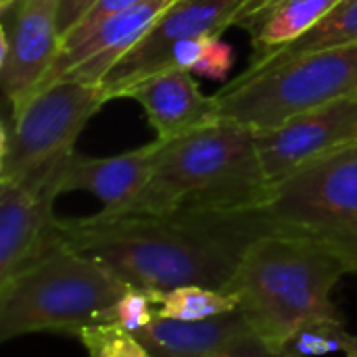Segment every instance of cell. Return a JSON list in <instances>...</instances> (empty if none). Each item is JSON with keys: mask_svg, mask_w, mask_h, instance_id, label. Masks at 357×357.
<instances>
[{"mask_svg": "<svg viewBox=\"0 0 357 357\" xmlns=\"http://www.w3.org/2000/svg\"><path fill=\"white\" fill-rule=\"evenodd\" d=\"M174 2L176 0H142L132 8L107 19L73 48L59 50L33 94L59 79L100 84Z\"/></svg>", "mask_w": 357, "mask_h": 357, "instance_id": "11", "label": "cell"}, {"mask_svg": "<svg viewBox=\"0 0 357 357\" xmlns=\"http://www.w3.org/2000/svg\"><path fill=\"white\" fill-rule=\"evenodd\" d=\"M102 84L59 79L31 94L13 113V128L2 126L0 180H25L73 153L90 117L109 102Z\"/></svg>", "mask_w": 357, "mask_h": 357, "instance_id": "7", "label": "cell"}, {"mask_svg": "<svg viewBox=\"0 0 357 357\" xmlns=\"http://www.w3.org/2000/svg\"><path fill=\"white\" fill-rule=\"evenodd\" d=\"M61 0H19L10 52L0 63V84L13 113L25 105L44 79L61 48Z\"/></svg>", "mask_w": 357, "mask_h": 357, "instance_id": "12", "label": "cell"}, {"mask_svg": "<svg viewBox=\"0 0 357 357\" xmlns=\"http://www.w3.org/2000/svg\"><path fill=\"white\" fill-rule=\"evenodd\" d=\"M253 0H176L100 82L109 98H123L140 79L172 69V48L190 38H220Z\"/></svg>", "mask_w": 357, "mask_h": 357, "instance_id": "8", "label": "cell"}, {"mask_svg": "<svg viewBox=\"0 0 357 357\" xmlns=\"http://www.w3.org/2000/svg\"><path fill=\"white\" fill-rule=\"evenodd\" d=\"M54 232L126 287L169 291L197 284L228 291L247 249L274 228L264 207H251L56 218Z\"/></svg>", "mask_w": 357, "mask_h": 357, "instance_id": "1", "label": "cell"}, {"mask_svg": "<svg viewBox=\"0 0 357 357\" xmlns=\"http://www.w3.org/2000/svg\"><path fill=\"white\" fill-rule=\"evenodd\" d=\"M88 357H151L138 337L117 324H98L77 337Z\"/></svg>", "mask_w": 357, "mask_h": 357, "instance_id": "20", "label": "cell"}, {"mask_svg": "<svg viewBox=\"0 0 357 357\" xmlns=\"http://www.w3.org/2000/svg\"><path fill=\"white\" fill-rule=\"evenodd\" d=\"M96 0H61V13H59V29L61 38L84 17V13L94 4Z\"/></svg>", "mask_w": 357, "mask_h": 357, "instance_id": "26", "label": "cell"}, {"mask_svg": "<svg viewBox=\"0 0 357 357\" xmlns=\"http://www.w3.org/2000/svg\"><path fill=\"white\" fill-rule=\"evenodd\" d=\"M13 4H15V0H0V8H2V13H6Z\"/></svg>", "mask_w": 357, "mask_h": 357, "instance_id": "28", "label": "cell"}, {"mask_svg": "<svg viewBox=\"0 0 357 357\" xmlns=\"http://www.w3.org/2000/svg\"><path fill=\"white\" fill-rule=\"evenodd\" d=\"M142 0H96L86 13L84 17L61 38V48L59 50H69L75 44H79L90 31H94L98 25H102L107 19L132 8L134 4H138Z\"/></svg>", "mask_w": 357, "mask_h": 357, "instance_id": "22", "label": "cell"}, {"mask_svg": "<svg viewBox=\"0 0 357 357\" xmlns=\"http://www.w3.org/2000/svg\"><path fill=\"white\" fill-rule=\"evenodd\" d=\"M215 357H291L284 354L282 349H274L270 347L266 341H261L255 335H249L241 341H236L234 345H230L226 351H222Z\"/></svg>", "mask_w": 357, "mask_h": 357, "instance_id": "25", "label": "cell"}, {"mask_svg": "<svg viewBox=\"0 0 357 357\" xmlns=\"http://www.w3.org/2000/svg\"><path fill=\"white\" fill-rule=\"evenodd\" d=\"M61 161L25 180H0V282L27 266L52 241Z\"/></svg>", "mask_w": 357, "mask_h": 357, "instance_id": "10", "label": "cell"}, {"mask_svg": "<svg viewBox=\"0 0 357 357\" xmlns=\"http://www.w3.org/2000/svg\"><path fill=\"white\" fill-rule=\"evenodd\" d=\"M128 289L54 232L38 257L0 282V341L31 333L79 337L82 331L105 324L107 312Z\"/></svg>", "mask_w": 357, "mask_h": 357, "instance_id": "4", "label": "cell"}, {"mask_svg": "<svg viewBox=\"0 0 357 357\" xmlns=\"http://www.w3.org/2000/svg\"><path fill=\"white\" fill-rule=\"evenodd\" d=\"M347 96H357V44L245 69L213 94V102L218 117L257 132Z\"/></svg>", "mask_w": 357, "mask_h": 357, "instance_id": "5", "label": "cell"}, {"mask_svg": "<svg viewBox=\"0 0 357 357\" xmlns=\"http://www.w3.org/2000/svg\"><path fill=\"white\" fill-rule=\"evenodd\" d=\"M339 2L341 0H253L236 23L251 31V61L301 38Z\"/></svg>", "mask_w": 357, "mask_h": 357, "instance_id": "16", "label": "cell"}, {"mask_svg": "<svg viewBox=\"0 0 357 357\" xmlns=\"http://www.w3.org/2000/svg\"><path fill=\"white\" fill-rule=\"evenodd\" d=\"M351 335L343 318H316L301 324L284 343L282 351L291 357H324L345 354Z\"/></svg>", "mask_w": 357, "mask_h": 357, "instance_id": "19", "label": "cell"}, {"mask_svg": "<svg viewBox=\"0 0 357 357\" xmlns=\"http://www.w3.org/2000/svg\"><path fill=\"white\" fill-rule=\"evenodd\" d=\"M255 134L232 119H213L172 140H157L146 186L119 215L180 209H251L268 199Z\"/></svg>", "mask_w": 357, "mask_h": 357, "instance_id": "2", "label": "cell"}, {"mask_svg": "<svg viewBox=\"0 0 357 357\" xmlns=\"http://www.w3.org/2000/svg\"><path fill=\"white\" fill-rule=\"evenodd\" d=\"M123 98H134L157 132V140H172L218 119L213 96H205L184 69H165L149 75L126 90Z\"/></svg>", "mask_w": 357, "mask_h": 357, "instance_id": "14", "label": "cell"}, {"mask_svg": "<svg viewBox=\"0 0 357 357\" xmlns=\"http://www.w3.org/2000/svg\"><path fill=\"white\" fill-rule=\"evenodd\" d=\"M157 307V318L199 322L232 314L238 310V299L230 291L209 287H178L169 291H149Z\"/></svg>", "mask_w": 357, "mask_h": 357, "instance_id": "18", "label": "cell"}, {"mask_svg": "<svg viewBox=\"0 0 357 357\" xmlns=\"http://www.w3.org/2000/svg\"><path fill=\"white\" fill-rule=\"evenodd\" d=\"M253 134L264 176L272 186L307 163L356 144L357 96L339 98Z\"/></svg>", "mask_w": 357, "mask_h": 357, "instance_id": "9", "label": "cell"}, {"mask_svg": "<svg viewBox=\"0 0 357 357\" xmlns=\"http://www.w3.org/2000/svg\"><path fill=\"white\" fill-rule=\"evenodd\" d=\"M232 65H234L232 48L226 42H222L220 38H209L195 73L211 77V79H224L228 75V71L232 69Z\"/></svg>", "mask_w": 357, "mask_h": 357, "instance_id": "23", "label": "cell"}, {"mask_svg": "<svg viewBox=\"0 0 357 357\" xmlns=\"http://www.w3.org/2000/svg\"><path fill=\"white\" fill-rule=\"evenodd\" d=\"M249 335L253 328L241 310L199 322L155 318L136 333L151 357H215Z\"/></svg>", "mask_w": 357, "mask_h": 357, "instance_id": "15", "label": "cell"}, {"mask_svg": "<svg viewBox=\"0 0 357 357\" xmlns=\"http://www.w3.org/2000/svg\"><path fill=\"white\" fill-rule=\"evenodd\" d=\"M209 38H190L182 40L172 48L169 65L172 69H184V71H195L197 65L201 63V56L205 52V44Z\"/></svg>", "mask_w": 357, "mask_h": 357, "instance_id": "24", "label": "cell"}, {"mask_svg": "<svg viewBox=\"0 0 357 357\" xmlns=\"http://www.w3.org/2000/svg\"><path fill=\"white\" fill-rule=\"evenodd\" d=\"M261 207L274 232L328 249L357 274V142L272 184Z\"/></svg>", "mask_w": 357, "mask_h": 357, "instance_id": "6", "label": "cell"}, {"mask_svg": "<svg viewBox=\"0 0 357 357\" xmlns=\"http://www.w3.org/2000/svg\"><path fill=\"white\" fill-rule=\"evenodd\" d=\"M153 153L155 142L115 157H84L73 151L61 161L59 192H90L102 203L100 215H119L146 186Z\"/></svg>", "mask_w": 357, "mask_h": 357, "instance_id": "13", "label": "cell"}, {"mask_svg": "<svg viewBox=\"0 0 357 357\" xmlns=\"http://www.w3.org/2000/svg\"><path fill=\"white\" fill-rule=\"evenodd\" d=\"M349 274L328 249L293 234L270 232L245 253L230 293L253 328V335L274 349L316 318H341L333 291Z\"/></svg>", "mask_w": 357, "mask_h": 357, "instance_id": "3", "label": "cell"}, {"mask_svg": "<svg viewBox=\"0 0 357 357\" xmlns=\"http://www.w3.org/2000/svg\"><path fill=\"white\" fill-rule=\"evenodd\" d=\"M356 44L357 0H341L307 33H303L301 38H297L291 44H284L276 50L266 52L264 56H259L255 61H249L247 69L257 71V69H266V67L284 63V61L301 56V54L331 50V48H345V46H356Z\"/></svg>", "mask_w": 357, "mask_h": 357, "instance_id": "17", "label": "cell"}, {"mask_svg": "<svg viewBox=\"0 0 357 357\" xmlns=\"http://www.w3.org/2000/svg\"><path fill=\"white\" fill-rule=\"evenodd\" d=\"M155 318H157V307L153 303L151 293L130 287L107 312L105 324H117L136 335L142 328H146Z\"/></svg>", "mask_w": 357, "mask_h": 357, "instance_id": "21", "label": "cell"}, {"mask_svg": "<svg viewBox=\"0 0 357 357\" xmlns=\"http://www.w3.org/2000/svg\"><path fill=\"white\" fill-rule=\"evenodd\" d=\"M345 357H357V335H351L349 345L345 349Z\"/></svg>", "mask_w": 357, "mask_h": 357, "instance_id": "27", "label": "cell"}]
</instances>
